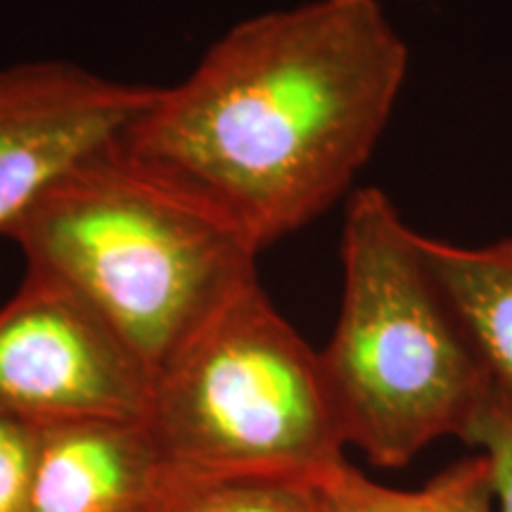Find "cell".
<instances>
[{"mask_svg":"<svg viewBox=\"0 0 512 512\" xmlns=\"http://www.w3.org/2000/svg\"><path fill=\"white\" fill-rule=\"evenodd\" d=\"M145 425L183 477L313 482L347 448L320 354L259 280L157 370Z\"/></svg>","mask_w":512,"mask_h":512,"instance_id":"cell-4","label":"cell"},{"mask_svg":"<svg viewBox=\"0 0 512 512\" xmlns=\"http://www.w3.org/2000/svg\"><path fill=\"white\" fill-rule=\"evenodd\" d=\"M406 74L377 0H313L230 29L114 147L261 254L347 195Z\"/></svg>","mask_w":512,"mask_h":512,"instance_id":"cell-1","label":"cell"},{"mask_svg":"<svg viewBox=\"0 0 512 512\" xmlns=\"http://www.w3.org/2000/svg\"><path fill=\"white\" fill-rule=\"evenodd\" d=\"M465 444L489 458L498 512H512V396L498 384L491 389Z\"/></svg>","mask_w":512,"mask_h":512,"instance_id":"cell-11","label":"cell"},{"mask_svg":"<svg viewBox=\"0 0 512 512\" xmlns=\"http://www.w3.org/2000/svg\"><path fill=\"white\" fill-rule=\"evenodd\" d=\"M342 278L335 332L318 354L344 444L377 467H403L434 441H465L496 382L420 233L382 190L349 197Z\"/></svg>","mask_w":512,"mask_h":512,"instance_id":"cell-3","label":"cell"},{"mask_svg":"<svg viewBox=\"0 0 512 512\" xmlns=\"http://www.w3.org/2000/svg\"><path fill=\"white\" fill-rule=\"evenodd\" d=\"M155 512H325V508L309 479L183 477L166 470Z\"/></svg>","mask_w":512,"mask_h":512,"instance_id":"cell-10","label":"cell"},{"mask_svg":"<svg viewBox=\"0 0 512 512\" xmlns=\"http://www.w3.org/2000/svg\"><path fill=\"white\" fill-rule=\"evenodd\" d=\"M420 247L489 375L512 396V238L467 247L420 233Z\"/></svg>","mask_w":512,"mask_h":512,"instance_id":"cell-8","label":"cell"},{"mask_svg":"<svg viewBox=\"0 0 512 512\" xmlns=\"http://www.w3.org/2000/svg\"><path fill=\"white\" fill-rule=\"evenodd\" d=\"M155 375L69 287L24 273L0 309V413L46 427L145 420Z\"/></svg>","mask_w":512,"mask_h":512,"instance_id":"cell-5","label":"cell"},{"mask_svg":"<svg viewBox=\"0 0 512 512\" xmlns=\"http://www.w3.org/2000/svg\"><path fill=\"white\" fill-rule=\"evenodd\" d=\"M325 512H498L494 472L482 451L444 467L422 489L401 491L339 460L313 479Z\"/></svg>","mask_w":512,"mask_h":512,"instance_id":"cell-9","label":"cell"},{"mask_svg":"<svg viewBox=\"0 0 512 512\" xmlns=\"http://www.w3.org/2000/svg\"><path fill=\"white\" fill-rule=\"evenodd\" d=\"M155 88L62 60L0 67V238L57 178L117 145Z\"/></svg>","mask_w":512,"mask_h":512,"instance_id":"cell-6","label":"cell"},{"mask_svg":"<svg viewBox=\"0 0 512 512\" xmlns=\"http://www.w3.org/2000/svg\"><path fill=\"white\" fill-rule=\"evenodd\" d=\"M5 238L27 273L79 294L152 375L259 280L247 240L114 145L57 178Z\"/></svg>","mask_w":512,"mask_h":512,"instance_id":"cell-2","label":"cell"},{"mask_svg":"<svg viewBox=\"0 0 512 512\" xmlns=\"http://www.w3.org/2000/svg\"><path fill=\"white\" fill-rule=\"evenodd\" d=\"M38 427L0 413V512H31Z\"/></svg>","mask_w":512,"mask_h":512,"instance_id":"cell-12","label":"cell"},{"mask_svg":"<svg viewBox=\"0 0 512 512\" xmlns=\"http://www.w3.org/2000/svg\"><path fill=\"white\" fill-rule=\"evenodd\" d=\"M166 465L145 420L38 427L31 512H155Z\"/></svg>","mask_w":512,"mask_h":512,"instance_id":"cell-7","label":"cell"}]
</instances>
